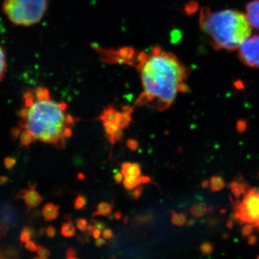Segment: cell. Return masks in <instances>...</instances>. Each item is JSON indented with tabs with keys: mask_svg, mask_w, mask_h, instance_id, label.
Wrapping results in <instances>:
<instances>
[{
	"mask_svg": "<svg viewBox=\"0 0 259 259\" xmlns=\"http://www.w3.org/2000/svg\"><path fill=\"white\" fill-rule=\"evenodd\" d=\"M248 127V122L245 120H238L237 121L236 130L239 134H243L246 131Z\"/></svg>",
	"mask_w": 259,
	"mask_h": 259,
	"instance_id": "obj_28",
	"label": "cell"
},
{
	"mask_svg": "<svg viewBox=\"0 0 259 259\" xmlns=\"http://www.w3.org/2000/svg\"><path fill=\"white\" fill-rule=\"evenodd\" d=\"M76 227H77L78 229L81 231H85L88 229V221L85 219H83V218H80V219L77 220L76 221Z\"/></svg>",
	"mask_w": 259,
	"mask_h": 259,
	"instance_id": "obj_30",
	"label": "cell"
},
{
	"mask_svg": "<svg viewBox=\"0 0 259 259\" xmlns=\"http://www.w3.org/2000/svg\"><path fill=\"white\" fill-rule=\"evenodd\" d=\"M3 10L8 20L18 26L40 23L48 10V0H4Z\"/></svg>",
	"mask_w": 259,
	"mask_h": 259,
	"instance_id": "obj_4",
	"label": "cell"
},
{
	"mask_svg": "<svg viewBox=\"0 0 259 259\" xmlns=\"http://www.w3.org/2000/svg\"><path fill=\"white\" fill-rule=\"evenodd\" d=\"M240 60L245 66L259 69V35H250L238 48Z\"/></svg>",
	"mask_w": 259,
	"mask_h": 259,
	"instance_id": "obj_6",
	"label": "cell"
},
{
	"mask_svg": "<svg viewBox=\"0 0 259 259\" xmlns=\"http://www.w3.org/2000/svg\"><path fill=\"white\" fill-rule=\"evenodd\" d=\"M124 134L122 129L119 128L114 134L108 135L109 141L112 144H115V143L120 142L123 137Z\"/></svg>",
	"mask_w": 259,
	"mask_h": 259,
	"instance_id": "obj_22",
	"label": "cell"
},
{
	"mask_svg": "<svg viewBox=\"0 0 259 259\" xmlns=\"http://www.w3.org/2000/svg\"><path fill=\"white\" fill-rule=\"evenodd\" d=\"M122 116H123V112L116 111L115 117H114L113 122H115L117 125L120 123L121 120H122Z\"/></svg>",
	"mask_w": 259,
	"mask_h": 259,
	"instance_id": "obj_38",
	"label": "cell"
},
{
	"mask_svg": "<svg viewBox=\"0 0 259 259\" xmlns=\"http://www.w3.org/2000/svg\"><path fill=\"white\" fill-rule=\"evenodd\" d=\"M37 253L39 258H47L51 255L50 251L47 248L42 246H39V245H37Z\"/></svg>",
	"mask_w": 259,
	"mask_h": 259,
	"instance_id": "obj_29",
	"label": "cell"
},
{
	"mask_svg": "<svg viewBox=\"0 0 259 259\" xmlns=\"http://www.w3.org/2000/svg\"><path fill=\"white\" fill-rule=\"evenodd\" d=\"M126 175H131V176L134 177H141V166H140L139 163H131V166L129 167L127 172H126L125 174H124L123 176H126Z\"/></svg>",
	"mask_w": 259,
	"mask_h": 259,
	"instance_id": "obj_20",
	"label": "cell"
},
{
	"mask_svg": "<svg viewBox=\"0 0 259 259\" xmlns=\"http://www.w3.org/2000/svg\"><path fill=\"white\" fill-rule=\"evenodd\" d=\"M116 110L115 107H109L105 109L104 111L102 112L101 115H100V119L102 122H105V121H113L114 117H115Z\"/></svg>",
	"mask_w": 259,
	"mask_h": 259,
	"instance_id": "obj_18",
	"label": "cell"
},
{
	"mask_svg": "<svg viewBox=\"0 0 259 259\" xmlns=\"http://www.w3.org/2000/svg\"><path fill=\"white\" fill-rule=\"evenodd\" d=\"M77 178L79 180H84L86 177H85L84 175H83L82 173H79L77 175Z\"/></svg>",
	"mask_w": 259,
	"mask_h": 259,
	"instance_id": "obj_53",
	"label": "cell"
},
{
	"mask_svg": "<svg viewBox=\"0 0 259 259\" xmlns=\"http://www.w3.org/2000/svg\"><path fill=\"white\" fill-rule=\"evenodd\" d=\"M196 221L194 219H190L188 221H187V226L190 227V226H193L194 225H195Z\"/></svg>",
	"mask_w": 259,
	"mask_h": 259,
	"instance_id": "obj_52",
	"label": "cell"
},
{
	"mask_svg": "<svg viewBox=\"0 0 259 259\" xmlns=\"http://www.w3.org/2000/svg\"><path fill=\"white\" fill-rule=\"evenodd\" d=\"M199 249H200L201 252H202L203 254L209 255L211 254L213 250H214V246H213L212 243H209V242H204L203 243L201 244L200 247H199Z\"/></svg>",
	"mask_w": 259,
	"mask_h": 259,
	"instance_id": "obj_24",
	"label": "cell"
},
{
	"mask_svg": "<svg viewBox=\"0 0 259 259\" xmlns=\"http://www.w3.org/2000/svg\"><path fill=\"white\" fill-rule=\"evenodd\" d=\"M26 248L30 251H37V245L34 242H26Z\"/></svg>",
	"mask_w": 259,
	"mask_h": 259,
	"instance_id": "obj_37",
	"label": "cell"
},
{
	"mask_svg": "<svg viewBox=\"0 0 259 259\" xmlns=\"http://www.w3.org/2000/svg\"><path fill=\"white\" fill-rule=\"evenodd\" d=\"M226 187V182L223 177L220 176H214L211 178L209 183V188L211 192H218L223 190Z\"/></svg>",
	"mask_w": 259,
	"mask_h": 259,
	"instance_id": "obj_12",
	"label": "cell"
},
{
	"mask_svg": "<svg viewBox=\"0 0 259 259\" xmlns=\"http://www.w3.org/2000/svg\"><path fill=\"white\" fill-rule=\"evenodd\" d=\"M230 199L232 201L231 197ZM232 204L237 221L240 224L251 223L259 230V190L250 189L243 197V201L237 200Z\"/></svg>",
	"mask_w": 259,
	"mask_h": 259,
	"instance_id": "obj_5",
	"label": "cell"
},
{
	"mask_svg": "<svg viewBox=\"0 0 259 259\" xmlns=\"http://www.w3.org/2000/svg\"><path fill=\"white\" fill-rule=\"evenodd\" d=\"M73 132L72 130H71L70 127H65L64 130V136L65 139H69V138L71 137L72 136Z\"/></svg>",
	"mask_w": 259,
	"mask_h": 259,
	"instance_id": "obj_41",
	"label": "cell"
},
{
	"mask_svg": "<svg viewBox=\"0 0 259 259\" xmlns=\"http://www.w3.org/2000/svg\"><path fill=\"white\" fill-rule=\"evenodd\" d=\"M208 212V207L203 204H196L192 206L190 213L194 218H202Z\"/></svg>",
	"mask_w": 259,
	"mask_h": 259,
	"instance_id": "obj_14",
	"label": "cell"
},
{
	"mask_svg": "<svg viewBox=\"0 0 259 259\" xmlns=\"http://www.w3.org/2000/svg\"><path fill=\"white\" fill-rule=\"evenodd\" d=\"M171 223L175 226H182L187 223V214L185 213L171 212Z\"/></svg>",
	"mask_w": 259,
	"mask_h": 259,
	"instance_id": "obj_17",
	"label": "cell"
},
{
	"mask_svg": "<svg viewBox=\"0 0 259 259\" xmlns=\"http://www.w3.org/2000/svg\"><path fill=\"white\" fill-rule=\"evenodd\" d=\"M235 222H236V221H233V220H228V222L226 223L227 228H228V229L230 230L233 229V227H234Z\"/></svg>",
	"mask_w": 259,
	"mask_h": 259,
	"instance_id": "obj_47",
	"label": "cell"
},
{
	"mask_svg": "<svg viewBox=\"0 0 259 259\" xmlns=\"http://www.w3.org/2000/svg\"><path fill=\"white\" fill-rule=\"evenodd\" d=\"M104 61L122 64L137 70L143 91L135 105H149L158 111H164L173 105L178 93L189 92L186 83L190 69L173 53L161 47L153 48L149 52L130 47L119 49L98 48Z\"/></svg>",
	"mask_w": 259,
	"mask_h": 259,
	"instance_id": "obj_1",
	"label": "cell"
},
{
	"mask_svg": "<svg viewBox=\"0 0 259 259\" xmlns=\"http://www.w3.org/2000/svg\"><path fill=\"white\" fill-rule=\"evenodd\" d=\"M253 228L254 226L251 223H245V226H243L241 230V235L243 238H246L251 235L253 233Z\"/></svg>",
	"mask_w": 259,
	"mask_h": 259,
	"instance_id": "obj_26",
	"label": "cell"
},
{
	"mask_svg": "<svg viewBox=\"0 0 259 259\" xmlns=\"http://www.w3.org/2000/svg\"><path fill=\"white\" fill-rule=\"evenodd\" d=\"M199 24L216 50H238L251 34L245 13L237 10L212 11L203 7L199 13Z\"/></svg>",
	"mask_w": 259,
	"mask_h": 259,
	"instance_id": "obj_3",
	"label": "cell"
},
{
	"mask_svg": "<svg viewBox=\"0 0 259 259\" xmlns=\"http://www.w3.org/2000/svg\"><path fill=\"white\" fill-rule=\"evenodd\" d=\"M66 124L67 127H73L75 125V119L72 115L67 114L66 117Z\"/></svg>",
	"mask_w": 259,
	"mask_h": 259,
	"instance_id": "obj_33",
	"label": "cell"
},
{
	"mask_svg": "<svg viewBox=\"0 0 259 259\" xmlns=\"http://www.w3.org/2000/svg\"><path fill=\"white\" fill-rule=\"evenodd\" d=\"M56 229L53 226H49L47 229V234L49 238H54L56 236Z\"/></svg>",
	"mask_w": 259,
	"mask_h": 259,
	"instance_id": "obj_39",
	"label": "cell"
},
{
	"mask_svg": "<svg viewBox=\"0 0 259 259\" xmlns=\"http://www.w3.org/2000/svg\"><path fill=\"white\" fill-rule=\"evenodd\" d=\"M66 258L71 259V258H76V250L72 248H68L67 250H66Z\"/></svg>",
	"mask_w": 259,
	"mask_h": 259,
	"instance_id": "obj_35",
	"label": "cell"
},
{
	"mask_svg": "<svg viewBox=\"0 0 259 259\" xmlns=\"http://www.w3.org/2000/svg\"><path fill=\"white\" fill-rule=\"evenodd\" d=\"M7 57L5 49L0 44V82L4 79L7 71Z\"/></svg>",
	"mask_w": 259,
	"mask_h": 259,
	"instance_id": "obj_15",
	"label": "cell"
},
{
	"mask_svg": "<svg viewBox=\"0 0 259 259\" xmlns=\"http://www.w3.org/2000/svg\"><path fill=\"white\" fill-rule=\"evenodd\" d=\"M18 197L23 199L29 209L37 207L42 202L41 195L33 187L22 191L18 194Z\"/></svg>",
	"mask_w": 259,
	"mask_h": 259,
	"instance_id": "obj_7",
	"label": "cell"
},
{
	"mask_svg": "<svg viewBox=\"0 0 259 259\" xmlns=\"http://www.w3.org/2000/svg\"><path fill=\"white\" fill-rule=\"evenodd\" d=\"M87 204H88V199H87L86 196L82 195V194H79L74 199V208L77 210L84 208Z\"/></svg>",
	"mask_w": 259,
	"mask_h": 259,
	"instance_id": "obj_19",
	"label": "cell"
},
{
	"mask_svg": "<svg viewBox=\"0 0 259 259\" xmlns=\"http://www.w3.org/2000/svg\"><path fill=\"white\" fill-rule=\"evenodd\" d=\"M144 189L143 186H139V187H138L136 190L133 191L132 194H131L133 198L135 199H139L140 197H141V195H142L143 192H144Z\"/></svg>",
	"mask_w": 259,
	"mask_h": 259,
	"instance_id": "obj_32",
	"label": "cell"
},
{
	"mask_svg": "<svg viewBox=\"0 0 259 259\" xmlns=\"http://www.w3.org/2000/svg\"><path fill=\"white\" fill-rule=\"evenodd\" d=\"M23 101L18 112L20 127L28 131L35 141L57 147L64 144L67 105L53 100L49 89L40 86L25 92Z\"/></svg>",
	"mask_w": 259,
	"mask_h": 259,
	"instance_id": "obj_2",
	"label": "cell"
},
{
	"mask_svg": "<svg viewBox=\"0 0 259 259\" xmlns=\"http://www.w3.org/2000/svg\"><path fill=\"white\" fill-rule=\"evenodd\" d=\"M126 146H127V148H129L131 151H135L139 148V144L136 139H129L127 140V142H126Z\"/></svg>",
	"mask_w": 259,
	"mask_h": 259,
	"instance_id": "obj_31",
	"label": "cell"
},
{
	"mask_svg": "<svg viewBox=\"0 0 259 259\" xmlns=\"http://www.w3.org/2000/svg\"><path fill=\"white\" fill-rule=\"evenodd\" d=\"M209 186V182L208 180H203L201 183V187L203 189H207Z\"/></svg>",
	"mask_w": 259,
	"mask_h": 259,
	"instance_id": "obj_50",
	"label": "cell"
},
{
	"mask_svg": "<svg viewBox=\"0 0 259 259\" xmlns=\"http://www.w3.org/2000/svg\"><path fill=\"white\" fill-rule=\"evenodd\" d=\"M59 207L53 203H48L42 209V215L47 221H52L59 216Z\"/></svg>",
	"mask_w": 259,
	"mask_h": 259,
	"instance_id": "obj_10",
	"label": "cell"
},
{
	"mask_svg": "<svg viewBox=\"0 0 259 259\" xmlns=\"http://www.w3.org/2000/svg\"><path fill=\"white\" fill-rule=\"evenodd\" d=\"M32 236V231L29 228H25L22 231L21 235H20V241L22 242H28L30 241V238Z\"/></svg>",
	"mask_w": 259,
	"mask_h": 259,
	"instance_id": "obj_27",
	"label": "cell"
},
{
	"mask_svg": "<svg viewBox=\"0 0 259 259\" xmlns=\"http://www.w3.org/2000/svg\"><path fill=\"white\" fill-rule=\"evenodd\" d=\"M131 165V163H129V162H125V163H122V169H121V172H122V175H124V174H125L126 172H127V169H128Z\"/></svg>",
	"mask_w": 259,
	"mask_h": 259,
	"instance_id": "obj_46",
	"label": "cell"
},
{
	"mask_svg": "<svg viewBox=\"0 0 259 259\" xmlns=\"http://www.w3.org/2000/svg\"><path fill=\"white\" fill-rule=\"evenodd\" d=\"M106 244H107V242L105 241V240H104V238H98L95 241V245L97 247H101L102 245Z\"/></svg>",
	"mask_w": 259,
	"mask_h": 259,
	"instance_id": "obj_45",
	"label": "cell"
},
{
	"mask_svg": "<svg viewBox=\"0 0 259 259\" xmlns=\"http://www.w3.org/2000/svg\"><path fill=\"white\" fill-rule=\"evenodd\" d=\"M257 241H258V238H257V237L255 236H253V235H251V236H249L248 237V245H255V243H256Z\"/></svg>",
	"mask_w": 259,
	"mask_h": 259,
	"instance_id": "obj_44",
	"label": "cell"
},
{
	"mask_svg": "<svg viewBox=\"0 0 259 259\" xmlns=\"http://www.w3.org/2000/svg\"><path fill=\"white\" fill-rule=\"evenodd\" d=\"M20 141H21V144L25 146H28L29 145L33 143L35 141V139L32 137V135L27 131H24L22 132L21 135H20Z\"/></svg>",
	"mask_w": 259,
	"mask_h": 259,
	"instance_id": "obj_21",
	"label": "cell"
},
{
	"mask_svg": "<svg viewBox=\"0 0 259 259\" xmlns=\"http://www.w3.org/2000/svg\"><path fill=\"white\" fill-rule=\"evenodd\" d=\"M230 189L232 193L236 197L239 198L243 194H245L250 190L249 186L247 185L243 180H236L230 184Z\"/></svg>",
	"mask_w": 259,
	"mask_h": 259,
	"instance_id": "obj_9",
	"label": "cell"
},
{
	"mask_svg": "<svg viewBox=\"0 0 259 259\" xmlns=\"http://www.w3.org/2000/svg\"><path fill=\"white\" fill-rule=\"evenodd\" d=\"M93 226H95V228H97V229L100 230V231H103L104 229H105V224L101 222V221L93 220Z\"/></svg>",
	"mask_w": 259,
	"mask_h": 259,
	"instance_id": "obj_36",
	"label": "cell"
},
{
	"mask_svg": "<svg viewBox=\"0 0 259 259\" xmlns=\"http://www.w3.org/2000/svg\"><path fill=\"white\" fill-rule=\"evenodd\" d=\"M93 235L94 238L97 239V238H100V235H101V231L97 229V228H95V231H93Z\"/></svg>",
	"mask_w": 259,
	"mask_h": 259,
	"instance_id": "obj_49",
	"label": "cell"
},
{
	"mask_svg": "<svg viewBox=\"0 0 259 259\" xmlns=\"http://www.w3.org/2000/svg\"><path fill=\"white\" fill-rule=\"evenodd\" d=\"M122 217V212H120V211H116L115 212V218L117 221H120L121 218Z\"/></svg>",
	"mask_w": 259,
	"mask_h": 259,
	"instance_id": "obj_51",
	"label": "cell"
},
{
	"mask_svg": "<svg viewBox=\"0 0 259 259\" xmlns=\"http://www.w3.org/2000/svg\"><path fill=\"white\" fill-rule=\"evenodd\" d=\"M103 125L107 135L114 134L116 131L120 128L118 125H117L113 121H105V122H103Z\"/></svg>",
	"mask_w": 259,
	"mask_h": 259,
	"instance_id": "obj_23",
	"label": "cell"
},
{
	"mask_svg": "<svg viewBox=\"0 0 259 259\" xmlns=\"http://www.w3.org/2000/svg\"><path fill=\"white\" fill-rule=\"evenodd\" d=\"M124 187L127 190H134L135 187H138L141 184V177H134L131 175H126L124 176L123 181Z\"/></svg>",
	"mask_w": 259,
	"mask_h": 259,
	"instance_id": "obj_13",
	"label": "cell"
},
{
	"mask_svg": "<svg viewBox=\"0 0 259 259\" xmlns=\"http://www.w3.org/2000/svg\"><path fill=\"white\" fill-rule=\"evenodd\" d=\"M141 184H147L151 182V178L149 177L141 176Z\"/></svg>",
	"mask_w": 259,
	"mask_h": 259,
	"instance_id": "obj_48",
	"label": "cell"
},
{
	"mask_svg": "<svg viewBox=\"0 0 259 259\" xmlns=\"http://www.w3.org/2000/svg\"><path fill=\"white\" fill-rule=\"evenodd\" d=\"M218 224V221L217 218H209L208 220H207V225H208V226L214 227L217 226Z\"/></svg>",
	"mask_w": 259,
	"mask_h": 259,
	"instance_id": "obj_43",
	"label": "cell"
},
{
	"mask_svg": "<svg viewBox=\"0 0 259 259\" xmlns=\"http://www.w3.org/2000/svg\"><path fill=\"white\" fill-rule=\"evenodd\" d=\"M245 15L251 28L259 30V0H253L248 3Z\"/></svg>",
	"mask_w": 259,
	"mask_h": 259,
	"instance_id": "obj_8",
	"label": "cell"
},
{
	"mask_svg": "<svg viewBox=\"0 0 259 259\" xmlns=\"http://www.w3.org/2000/svg\"><path fill=\"white\" fill-rule=\"evenodd\" d=\"M112 209H113V204L107 202H101L97 205V210L93 213V217L99 215L107 217L111 214Z\"/></svg>",
	"mask_w": 259,
	"mask_h": 259,
	"instance_id": "obj_11",
	"label": "cell"
},
{
	"mask_svg": "<svg viewBox=\"0 0 259 259\" xmlns=\"http://www.w3.org/2000/svg\"><path fill=\"white\" fill-rule=\"evenodd\" d=\"M154 218V215L148 213V214H141V215L137 216L136 218V222L139 223H147L151 222L152 220Z\"/></svg>",
	"mask_w": 259,
	"mask_h": 259,
	"instance_id": "obj_25",
	"label": "cell"
},
{
	"mask_svg": "<svg viewBox=\"0 0 259 259\" xmlns=\"http://www.w3.org/2000/svg\"><path fill=\"white\" fill-rule=\"evenodd\" d=\"M257 258H259V255H258V256H257Z\"/></svg>",
	"mask_w": 259,
	"mask_h": 259,
	"instance_id": "obj_54",
	"label": "cell"
},
{
	"mask_svg": "<svg viewBox=\"0 0 259 259\" xmlns=\"http://www.w3.org/2000/svg\"><path fill=\"white\" fill-rule=\"evenodd\" d=\"M123 177L122 172H117V173L115 175V176H114L116 183L120 184L121 182H122V180H123Z\"/></svg>",
	"mask_w": 259,
	"mask_h": 259,
	"instance_id": "obj_42",
	"label": "cell"
},
{
	"mask_svg": "<svg viewBox=\"0 0 259 259\" xmlns=\"http://www.w3.org/2000/svg\"><path fill=\"white\" fill-rule=\"evenodd\" d=\"M15 164V160L13 158H7L5 160V166L7 168H12Z\"/></svg>",
	"mask_w": 259,
	"mask_h": 259,
	"instance_id": "obj_40",
	"label": "cell"
},
{
	"mask_svg": "<svg viewBox=\"0 0 259 259\" xmlns=\"http://www.w3.org/2000/svg\"><path fill=\"white\" fill-rule=\"evenodd\" d=\"M61 234L66 238H72L76 234V228L71 222L64 223L61 226Z\"/></svg>",
	"mask_w": 259,
	"mask_h": 259,
	"instance_id": "obj_16",
	"label": "cell"
},
{
	"mask_svg": "<svg viewBox=\"0 0 259 259\" xmlns=\"http://www.w3.org/2000/svg\"><path fill=\"white\" fill-rule=\"evenodd\" d=\"M102 236L105 239H110V238H113V231L111 229H104L102 232Z\"/></svg>",
	"mask_w": 259,
	"mask_h": 259,
	"instance_id": "obj_34",
	"label": "cell"
}]
</instances>
